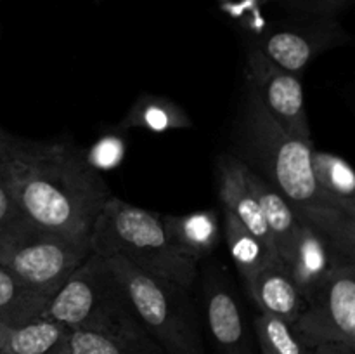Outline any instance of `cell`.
I'll return each instance as SVG.
<instances>
[{"label": "cell", "mask_w": 355, "mask_h": 354, "mask_svg": "<svg viewBox=\"0 0 355 354\" xmlns=\"http://www.w3.org/2000/svg\"><path fill=\"white\" fill-rule=\"evenodd\" d=\"M191 127L193 120L179 104L155 94H142L118 124L120 130L144 128L153 134Z\"/></svg>", "instance_id": "cell-17"}, {"label": "cell", "mask_w": 355, "mask_h": 354, "mask_svg": "<svg viewBox=\"0 0 355 354\" xmlns=\"http://www.w3.org/2000/svg\"><path fill=\"white\" fill-rule=\"evenodd\" d=\"M7 332H9V326H6L2 323V319H0V347H2V344H3V340H6V335H7Z\"/></svg>", "instance_id": "cell-26"}, {"label": "cell", "mask_w": 355, "mask_h": 354, "mask_svg": "<svg viewBox=\"0 0 355 354\" xmlns=\"http://www.w3.org/2000/svg\"><path fill=\"white\" fill-rule=\"evenodd\" d=\"M309 354H355V349L343 344H322L309 349Z\"/></svg>", "instance_id": "cell-25"}, {"label": "cell", "mask_w": 355, "mask_h": 354, "mask_svg": "<svg viewBox=\"0 0 355 354\" xmlns=\"http://www.w3.org/2000/svg\"><path fill=\"white\" fill-rule=\"evenodd\" d=\"M253 328L259 340L260 354H309V349L286 319L260 312L253 321Z\"/></svg>", "instance_id": "cell-21"}, {"label": "cell", "mask_w": 355, "mask_h": 354, "mask_svg": "<svg viewBox=\"0 0 355 354\" xmlns=\"http://www.w3.org/2000/svg\"><path fill=\"white\" fill-rule=\"evenodd\" d=\"M69 335L71 328L42 316L9 328L0 354H69Z\"/></svg>", "instance_id": "cell-15"}, {"label": "cell", "mask_w": 355, "mask_h": 354, "mask_svg": "<svg viewBox=\"0 0 355 354\" xmlns=\"http://www.w3.org/2000/svg\"><path fill=\"white\" fill-rule=\"evenodd\" d=\"M343 264H355V259L343 253L328 236L300 222L288 269L304 294V298L335 267L343 266Z\"/></svg>", "instance_id": "cell-9"}, {"label": "cell", "mask_w": 355, "mask_h": 354, "mask_svg": "<svg viewBox=\"0 0 355 354\" xmlns=\"http://www.w3.org/2000/svg\"><path fill=\"white\" fill-rule=\"evenodd\" d=\"M245 163H255L257 174L279 191L291 207H333L321 194L312 174L311 139L290 134L276 124L248 90L243 118ZM336 208V207H335Z\"/></svg>", "instance_id": "cell-4"}, {"label": "cell", "mask_w": 355, "mask_h": 354, "mask_svg": "<svg viewBox=\"0 0 355 354\" xmlns=\"http://www.w3.org/2000/svg\"><path fill=\"white\" fill-rule=\"evenodd\" d=\"M224 233L227 239L229 253L243 281H248L255 273L272 260H277L274 250L269 248L263 239L250 231L245 224L238 221L231 212L224 210Z\"/></svg>", "instance_id": "cell-20"}, {"label": "cell", "mask_w": 355, "mask_h": 354, "mask_svg": "<svg viewBox=\"0 0 355 354\" xmlns=\"http://www.w3.org/2000/svg\"><path fill=\"white\" fill-rule=\"evenodd\" d=\"M89 248L104 259L121 257L141 271L187 290L196 280V262L173 248L163 229L162 215L113 194L94 222Z\"/></svg>", "instance_id": "cell-3"}, {"label": "cell", "mask_w": 355, "mask_h": 354, "mask_svg": "<svg viewBox=\"0 0 355 354\" xmlns=\"http://www.w3.org/2000/svg\"><path fill=\"white\" fill-rule=\"evenodd\" d=\"M312 174L321 194L333 207L355 215V174L345 158L314 148Z\"/></svg>", "instance_id": "cell-16"}, {"label": "cell", "mask_w": 355, "mask_h": 354, "mask_svg": "<svg viewBox=\"0 0 355 354\" xmlns=\"http://www.w3.org/2000/svg\"><path fill=\"white\" fill-rule=\"evenodd\" d=\"M205 314L218 354H253L241 305L234 294L217 280L207 285Z\"/></svg>", "instance_id": "cell-10"}, {"label": "cell", "mask_w": 355, "mask_h": 354, "mask_svg": "<svg viewBox=\"0 0 355 354\" xmlns=\"http://www.w3.org/2000/svg\"><path fill=\"white\" fill-rule=\"evenodd\" d=\"M69 354H137L125 344L92 330H71Z\"/></svg>", "instance_id": "cell-22"}, {"label": "cell", "mask_w": 355, "mask_h": 354, "mask_svg": "<svg viewBox=\"0 0 355 354\" xmlns=\"http://www.w3.org/2000/svg\"><path fill=\"white\" fill-rule=\"evenodd\" d=\"M163 229L173 248L186 259H205L220 242L217 210H201L186 215H162Z\"/></svg>", "instance_id": "cell-14"}, {"label": "cell", "mask_w": 355, "mask_h": 354, "mask_svg": "<svg viewBox=\"0 0 355 354\" xmlns=\"http://www.w3.org/2000/svg\"><path fill=\"white\" fill-rule=\"evenodd\" d=\"M245 177L250 189L253 191L257 201H259L263 221H266L267 229L272 236L277 257H279L281 262L288 266L291 255H293L298 229H300V222L295 215L293 207L279 191L274 189L263 177H260L255 170L250 169L248 163L245 167Z\"/></svg>", "instance_id": "cell-13"}, {"label": "cell", "mask_w": 355, "mask_h": 354, "mask_svg": "<svg viewBox=\"0 0 355 354\" xmlns=\"http://www.w3.org/2000/svg\"><path fill=\"white\" fill-rule=\"evenodd\" d=\"M245 167L246 163L236 155H224L218 158V198L224 205V210L231 212L241 224H245L250 231L255 233L260 239H263L270 250L276 252L272 236H270L262 212H260L259 201L246 183Z\"/></svg>", "instance_id": "cell-11"}, {"label": "cell", "mask_w": 355, "mask_h": 354, "mask_svg": "<svg viewBox=\"0 0 355 354\" xmlns=\"http://www.w3.org/2000/svg\"><path fill=\"white\" fill-rule=\"evenodd\" d=\"M6 135H7V132H6V130H3V128H2V127H0V142H2V141H3V139H6Z\"/></svg>", "instance_id": "cell-27"}, {"label": "cell", "mask_w": 355, "mask_h": 354, "mask_svg": "<svg viewBox=\"0 0 355 354\" xmlns=\"http://www.w3.org/2000/svg\"><path fill=\"white\" fill-rule=\"evenodd\" d=\"M246 78L250 92L279 127L298 137L311 139L300 76L277 68L255 49L246 58Z\"/></svg>", "instance_id": "cell-8"}, {"label": "cell", "mask_w": 355, "mask_h": 354, "mask_svg": "<svg viewBox=\"0 0 355 354\" xmlns=\"http://www.w3.org/2000/svg\"><path fill=\"white\" fill-rule=\"evenodd\" d=\"M291 328L307 349L343 344L355 349V264L335 267L311 294Z\"/></svg>", "instance_id": "cell-7"}, {"label": "cell", "mask_w": 355, "mask_h": 354, "mask_svg": "<svg viewBox=\"0 0 355 354\" xmlns=\"http://www.w3.org/2000/svg\"><path fill=\"white\" fill-rule=\"evenodd\" d=\"M71 330H92L137 354H165L142 330L104 257L90 252L52 295L45 314Z\"/></svg>", "instance_id": "cell-2"}, {"label": "cell", "mask_w": 355, "mask_h": 354, "mask_svg": "<svg viewBox=\"0 0 355 354\" xmlns=\"http://www.w3.org/2000/svg\"><path fill=\"white\" fill-rule=\"evenodd\" d=\"M51 298L31 290L9 269L0 266V319L9 328L30 323L45 314Z\"/></svg>", "instance_id": "cell-19"}, {"label": "cell", "mask_w": 355, "mask_h": 354, "mask_svg": "<svg viewBox=\"0 0 355 354\" xmlns=\"http://www.w3.org/2000/svg\"><path fill=\"white\" fill-rule=\"evenodd\" d=\"M245 287L260 312L277 316L288 323H293L304 307V294L295 283L286 264L279 259L263 266L245 281Z\"/></svg>", "instance_id": "cell-12"}, {"label": "cell", "mask_w": 355, "mask_h": 354, "mask_svg": "<svg viewBox=\"0 0 355 354\" xmlns=\"http://www.w3.org/2000/svg\"><path fill=\"white\" fill-rule=\"evenodd\" d=\"M305 2H333V0H305Z\"/></svg>", "instance_id": "cell-28"}, {"label": "cell", "mask_w": 355, "mask_h": 354, "mask_svg": "<svg viewBox=\"0 0 355 354\" xmlns=\"http://www.w3.org/2000/svg\"><path fill=\"white\" fill-rule=\"evenodd\" d=\"M319 49H321V38L311 31L279 30L267 35L259 51L277 68L291 75L302 76Z\"/></svg>", "instance_id": "cell-18"}, {"label": "cell", "mask_w": 355, "mask_h": 354, "mask_svg": "<svg viewBox=\"0 0 355 354\" xmlns=\"http://www.w3.org/2000/svg\"><path fill=\"white\" fill-rule=\"evenodd\" d=\"M89 253L87 243L47 231L26 217L0 238V266L47 298L58 294Z\"/></svg>", "instance_id": "cell-6"}, {"label": "cell", "mask_w": 355, "mask_h": 354, "mask_svg": "<svg viewBox=\"0 0 355 354\" xmlns=\"http://www.w3.org/2000/svg\"><path fill=\"white\" fill-rule=\"evenodd\" d=\"M125 139L120 134H104L97 139L89 151L85 153V160L97 172H106L121 165L125 158Z\"/></svg>", "instance_id": "cell-23"}, {"label": "cell", "mask_w": 355, "mask_h": 354, "mask_svg": "<svg viewBox=\"0 0 355 354\" xmlns=\"http://www.w3.org/2000/svg\"><path fill=\"white\" fill-rule=\"evenodd\" d=\"M139 325L165 354H205L187 288L107 257Z\"/></svg>", "instance_id": "cell-5"}, {"label": "cell", "mask_w": 355, "mask_h": 354, "mask_svg": "<svg viewBox=\"0 0 355 354\" xmlns=\"http://www.w3.org/2000/svg\"><path fill=\"white\" fill-rule=\"evenodd\" d=\"M2 142H0V144H2ZM23 219L24 215L21 214L19 207H17L16 203V198H14L12 191H10L9 187V183H7L6 179V174H3L2 167H0V238H3V236H6L14 226L19 224Z\"/></svg>", "instance_id": "cell-24"}, {"label": "cell", "mask_w": 355, "mask_h": 354, "mask_svg": "<svg viewBox=\"0 0 355 354\" xmlns=\"http://www.w3.org/2000/svg\"><path fill=\"white\" fill-rule=\"evenodd\" d=\"M0 167L21 214L59 236L89 245L111 191L85 153L68 142L24 141L7 134Z\"/></svg>", "instance_id": "cell-1"}]
</instances>
